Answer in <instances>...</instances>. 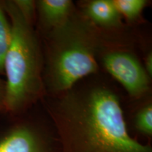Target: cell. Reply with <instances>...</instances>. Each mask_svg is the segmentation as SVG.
Listing matches in <instances>:
<instances>
[{
  "instance_id": "cell-1",
  "label": "cell",
  "mask_w": 152,
  "mask_h": 152,
  "mask_svg": "<svg viewBox=\"0 0 152 152\" xmlns=\"http://www.w3.org/2000/svg\"><path fill=\"white\" fill-rule=\"evenodd\" d=\"M52 115L60 152H152L130 135L118 99L105 87L67 94Z\"/></svg>"
},
{
  "instance_id": "cell-2",
  "label": "cell",
  "mask_w": 152,
  "mask_h": 152,
  "mask_svg": "<svg viewBox=\"0 0 152 152\" xmlns=\"http://www.w3.org/2000/svg\"><path fill=\"white\" fill-rule=\"evenodd\" d=\"M3 6L11 27L10 47L4 61V109L20 115L41 92V53L33 24L22 16L13 1Z\"/></svg>"
},
{
  "instance_id": "cell-3",
  "label": "cell",
  "mask_w": 152,
  "mask_h": 152,
  "mask_svg": "<svg viewBox=\"0 0 152 152\" xmlns=\"http://www.w3.org/2000/svg\"><path fill=\"white\" fill-rule=\"evenodd\" d=\"M54 31L47 77L51 88L63 92L97 71L96 42L87 26L70 18Z\"/></svg>"
},
{
  "instance_id": "cell-4",
  "label": "cell",
  "mask_w": 152,
  "mask_h": 152,
  "mask_svg": "<svg viewBox=\"0 0 152 152\" xmlns=\"http://www.w3.org/2000/svg\"><path fill=\"white\" fill-rule=\"evenodd\" d=\"M40 128L24 119H17L0 130V152H60L59 146Z\"/></svg>"
},
{
  "instance_id": "cell-5",
  "label": "cell",
  "mask_w": 152,
  "mask_h": 152,
  "mask_svg": "<svg viewBox=\"0 0 152 152\" xmlns=\"http://www.w3.org/2000/svg\"><path fill=\"white\" fill-rule=\"evenodd\" d=\"M104 65L133 96H140L149 88V75L135 57L127 52H112L104 56Z\"/></svg>"
},
{
  "instance_id": "cell-6",
  "label": "cell",
  "mask_w": 152,
  "mask_h": 152,
  "mask_svg": "<svg viewBox=\"0 0 152 152\" xmlns=\"http://www.w3.org/2000/svg\"><path fill=\"white\" fill-rule=\"evenodd\" d=\"M37 6L43 22L54 29L70 18L73 3L70 0H41Z\"/></svg>"
},
{
  "instance_id": "cell-7",
  "label": "cell",
  "mask_w": 152,
  "mask_h": 152,
  "mask_svg": "<svg viewBox=\"0 0 152 152\" xmlns=\"http://www.w3.org/2000/svg\"><path fill=\"white\" fill-rule=\"evenodd\" d=\"M87 16L94 23L103 27H116L121 24V14L112 0H94L87 5Z\"/></svg>"
},
{
  "instance_id": "cell-8",
  "label": "cell",
  "mask_w": 152,
  "mask_h": 152,
  "mask_svg": "<svg viewBox=\"0 0 152 152\" xmlns=\"http://www.w3.org/2000/svg\"><path fill=\"white\" fill-rule=\"evenodd\" d=\"M11 39V27L9 19L0 1V75L2 74L4 68V61Z\"/></svg>"
},
{
  "instance_id": "cell-9",
  "label": "cell",
  "mask_w": 152,
  "mask_h": 152,
  "mask_svg": "<svg viewBox=\"0 0 152 152\" xmlns=\"http://www.w3.org/2000/svg\"><path fill=\"white\" fill-rule=\"evenodd\" d=\"M120 14L128 20L137 18L145 7L147 1L144 0H112Z\"/></svg>"
},
{
  "instance_id": "cell-10",
  "label": "cell",
  "mask_w": 152,
  "mask_h": 152,
  "mask_svg": "<svg viewBox=\"0 0 152 152\" xmlns=\"http://www.w3.org/2000/svg\"><path fill=\"white\" fill-rule=\"evenodd\" d=\"M134 126L137 130L144 136L152 135V106H146L137 114L134 120Z\"/></svg>"
},
{
  "instance_id": "cell-11",
  "label": "cell",
  "mask_w": 152,
  "mask_h": 152,
  "mask_svg": "<svg viewBox=\"0 0 152 152\" xmlns=\"http://www.w3.org/2000/svg\"><path fill=\"white\" fill-rule=\"evenodd\" d=\"M13 1L24 18L33 24L37 4L32 0H13Z\"/></svg>"
},
{
  "instance_id": "cell-12",
  "label": "cell",
  "mask_w": 152,
  "mask_h": 152,
  "mask_svg": "<svg viewBox=\"0 0 152 152\" xmlns=\"http://www.w3.org/2000/svg\"><path fill=\"white\" fill-rule=\"evenodd\" d=\"M5 82L0 80V112H5L4 109Z\"/></svg>"
},
{
  "instance_id": "cell-13",
  "label": "cell",
  "mask_w": 152,
  "mask_h": 152,
  "mask_svg": "<svg viewBox=\"0 0 152 152\" xmlns=\"http://www.w3.org/2000/svg\"><path fill=\"white\" fill-rule=\"evenodd\" d=\"M146 66H145V71L148 74V75L151 76L152 75V55L151 53L148 54V56L146 58Z\"/></svg>"
}]
</instances>
